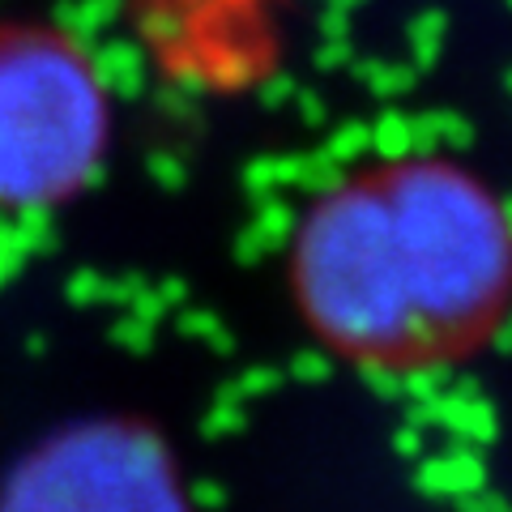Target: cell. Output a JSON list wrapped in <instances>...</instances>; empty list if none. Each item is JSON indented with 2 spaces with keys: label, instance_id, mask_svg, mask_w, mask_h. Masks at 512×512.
Instances as JSON below:
<instances>
[{
  "label": "cell",
  "instance_id": "4",
  "mask_svg": "<svg viewBox=\"0 0 512 512\" xmlns=\"http://www.w3.org/2000/svg\"><path fill=\"white\" fill-rule=\"evenodd\" d=\"M158 82L201 99H248L286 64L291 0H120Z\"/></svg>",
  "mask_w": 512,
  "mask_h": 512
},
{
  "label": "cell",
  "instance_id": "2",
  "mask_svg": "<svg viewBox=\"0 0 512 512\" xmlns=\"http://www.w3.org/2000/svg\"><path fill=\"white\" fill-rule=\"evenodd\" d=\"M111 99L73 30L0 26V210H52L107 154Z\"/></svg>",
  "mask_w": 512,
  "mask_h": 512
},
{
  "label": "cell",
  "instance_id": "3",
  "mask_svg": "<svg viewBox=\"0 0 512 512\" xmlns=\"http://www.w3.org/2000/svg\"><path fill=\"white\" fill-rule=\"evenodd\" d=\"M0 512H192V504L158 431L90 419L43 440L9 474Z\"/></svg>",
  "mask_w": 512,
  "mask_h": 512
},
{
  "label": "cell",
  "instance_id": "1",
  "mask_svg": "<svg viewBox=\"0 0 512 512\" xmlns=\"http://www.w3.org/2000/svg\"><path fill=\"white\" fill-rule=\"evenodd\" d=\"M286 286L312 342L355 372L457 367L512 320V210L457 158H372L303 205Z\"/></svg>",
  "mask_w": 512,
  "mask_h": 512
}]
</instances>
